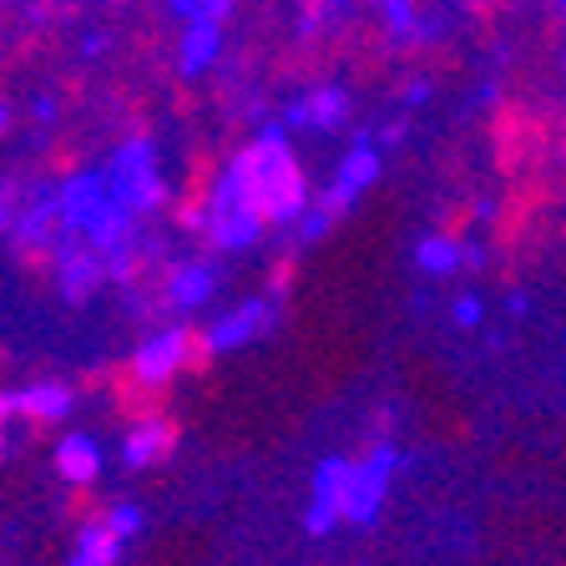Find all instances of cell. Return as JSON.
I'll return each mask as SVG.
<instances>
[{
    "label": "cell",
    "mask_w": 566,
    "mask_h": 566,
    "mask_svg": "<svg viewBox=\"0 0 566 566\" xmlns=\"http://www.w3.org/2000/svg\"><path fill=\"white\" fill-rule=\"evenodd\" d=\"M223 46H228V25H212V21L182 25V41H177V76H182V82H202L208 71H218Z\"/></svg>",
    "instance_id": "12"
},
{
    "label": "cell",
    "mask_w": 566,
    "mask_h": 566,
    "mask_svg": "<svg viewBox=\"0 0 566 566\" xmlns=\"http://www.w3.org/2000/svg\"><path fill=\"white\" fill-rule=\"evenodd\" d=\"M475 259H481L475 248L455 243V238H446V233H424L420 243H415V269L430 273V279H450L460 263H475Z\"/></svg>",
    "instance_id": "15"
},
{
    "label": "cell",
    "mask_w": 566,
    "mask_h": 566,
    "mask_svg": "<svg viewBox=\"0 0 566 566\" xmlns=\"http://www.w3.org/2000/svg\"><path fill=\"white\" fill-rule=\"evenodd\" d=\"M11 117H15L11 102H0V132H11Z\"/></svg>",
    "instance_id": "28"
},
{
    "label": "cell",
    "mask_w": 566,
    "mask_h": 566,
    "mask_svg": "<svg viewBox=\"0 0 566 566\" xmlns=\"http://www.w3.org/2000/svg\"><path fill=\"white\" fill-rule=\"evenodd\" d=\"M344 485H349V460L329 455L314 471V491H308V511H304V526L314 536H324V531H334L344 521Z\"/></svg>",
    "instance_id": "11"
},
{
    "label": "cell",
    "mask_w": 566,
    "mask_h": 566,
    "mask_svg": "<svg viewBox=\"0 0 566 566\" xmlns=\"http://www.w3.org/2000/svg\"><path fill=\"white\" fill-rule=\"evenodd\" d=\"M157 289H163V308H172V314H198L212 298V289H218V269H212L208 259H177V263H167Z\"/></svg>",
    "instance_id": "10"
},
{
    "label": "cell",
    "mask_w": 566,
    "mask_h": 566,
    "mask_svg": "<svg viewBox=\"0 0 566 566\" xmlns=\"http://www.w3.org/2000/svg\"><path fill=\"white\" fill-rule=\"evenodd\" d=\"M51 273L71 304H86L102 283H112V253L82 233H61V243L51 248Z\"/></svg>",
    "instance_id": "6"
},
{
    "label": "cell",
    "mask_w": 566,
    "mask_h": 566,
    "mask_svg": "<svg viewBox=\"0 0 566 566\" xmlns=\"http://www.w3.org/2000/svg\"><path fill=\"white\" fill-rule=\"evenodd\" d=\"M102 51H106V35H102V31H86V35H82V56H86V61H96Z\"/></svg>",
    "instance_id": "25"
},
{
    "label": "cell",
    "mask_w": 566,
    "mask_h": 566,
    "mask_svg": "<svg viewBox=\"0 0 566 566\" xmlns=\"http://www.w3.org/2000/svg\"><path fill=\"white\" fill-rule=\"evenodd\" d=\"M279 314H283L279 294L243 298L233 314H223L212 329H202V344H208V354H233V349H243V344L263 339L269 329H279Z\"/></svg>",
    "instance_id": "8"
},
{
    "label": "cell",
    "mask_w": 566,
    "mask_h": 566,
    "mask_svg": "<svg viewBox=\"0 0 566 566\" xmlns=\"http://www.w3.org/2000/svg\"><path fill=\"white\" fill-rule=\"evenodd\" d=\"M177 446V430L172 420H163V415H142L137 424H132L127 436H122V465L127 471H147V465H157V460H167Z\"/></svg>",
    "instance_id": "13"
},
{
    "label": "cell",
    "mask_w": 566,
    "mask_h": 566,
    "mask_svg": "<svg viewBox=\"0 0 566 566\" xmlns=\"http://www.w3.org/2000/svg\"><path fill=\"white\" fill-rule=\"evenodd\" d=\"M202 359H212V354H208V344H202L198 329H188V324H163V329H153L137 349H132L127 379L163 395L167 379L182 375V369H198Z\"/></svg>",
    "instance_id": "4"
},
{
    "label": "cell",
    "mask_w": 566,
    "mask_h": 566,
    "mask_svg": "<svg viewBox=\"0 0 566 566\" xmlns=\"http://www.w3.org/2000/svg\"><path fill=\"white\" fill-rule=\"evenodd\" d=\"M6 420H15V395L0 389V436H6Z\"/></svg>",
    "instance_id": "26"
},
{
    "label": "cell",
    "mask_w": 566,
    "mask_h": 566,
    "mask_svg": "<svg viewBox=\"0 0 566 566\" xmlns=\"http://www.w3.org/2000/svg\"><path fill=\"white\" fill-rule=\"evenodd\" d=\"M15 395V415L21 420H61V415L71 410V389L61 385V379H35V385H25V389H11Z\"/></svg>",
    "instance_id": "17"
},
{
    "label": "cell",
    "mask_w": 566,
    "mask_h": 566,
    "mask_svg": "<svg viewBox=\"0 0 566 566\" xmlns=\"http://www.w3.org/2000/svg\"><path fill=\"white\" fill-rule=\"evenodd\" d=\"M238 11V0H167V15L177 25H192V21H212V25H228Z\"/></svg>",
    "instance_id": "19"
},
{
    "label": "cell",
    "mask_w": 566,
    "mask_h": 566,
    "mask_svg": "<svg viewBox=\"0 0 566 566\" xmlns=\"http://www.w3.org/2000/svg\"><path fill=\"white\" fill-rule=\"evenodd\" d=\"M349 117H354V102H349V92H344L339 82H318V86H308L304 96H294V102H283V112H279V122L289 132H339V127H349Z\"/></svg>",
    "instance_id": "9"
},
{
    "label": "cell",
    "mask_w": 566,
    "mask_h": 566,
    "mask_svg": "<svg viewBox=\"0 0 566 566\" xmlns=\"http://www.w3.org/2000/svg\"><path fill=\"white\" fill-rule=\"evenodd\" d=\"M56 471L66 485H92L96 475H102V446H96V436H66L56 446Z\"/></svg>",
    "instance_id": "16"
},
{
    "label": "cell",
    "mask_w": 566,
    "mask_h": 566,
    "mask_svg": "<svg viewBox=\"0 0 566 566\" xmlns=\"http://www.w3.org/2000/svg\"><path fill=\"white\" fill-rule=\"evenodd\" d=\"M106 177H112V192L127 202L137 218H153L167 198V182H163V163H157V142L147 132H132L112 147L106 157Z\"/></svg>",
    "instance_id": "3"
},
{
    "label": "cell",
    "mask_w": 566,
    "mask_h": 566,
    "mask_svg": "<svg viewBox=\"0 0 566 566\" xmlns=\"http://www.w3.org/2000/svg\"><path fill=\"white\" fill-rule=\"evenodd\" d=\"M21 198H25V182H15V177H0V238L11 233L15 212H21Z\"/></svg>",
    "instance_id": "22"
},
{
    "label": "cell",
    "mask_w": 566,
    "mask_h": 566,
    "mask_svg": "<svg viewBox=\"0 0 566 566\" xmlns=\"http://www.w3.org/2000/svg\"><path fill=\"white\" fill-rule=\"evenodd\" d=\"M329 228H334V212H324V208H318V202H314V208H308L304 218H298V223H294V233H298V243H304V248H314L318 238L329 233Z\"/></svg>",
    "instance_id": "21"
},
{
    "label": "cell",
    "mask_w": 566,
    "mask_h": 566,
    "mask_svg": "<svg viewBox=\"0 0 566 566\" xmlns=\"http://www.w3.org/2000/svg\"><path fill=\"white\" fill-rule=\"evenodd\" d=\"M424 96H430V82H410V92H405V106H420Z\"/></svg>",
    "instance_id": "27"
},
{
    "label": "cell",
    "mask_w": 566,
    "mask_h": 566,
    "mask_svg": "<svg viewBox=\"0 0 566 566\" xmlns=\"http://www.w3.org/2000/svg\"><path fill=\"white\" fill-rule=\"evenodd\" d=\"M379 172H385V147L375 142V132H359V137L344 147L339 167H334V177H329V188L318 192V208L334 212V218H344V212L359 208V198L379 182Z\"/></svg>",
    "instance_id": "5"
},
{
    "label": "cell",
    "mask_w": 566,
    "mask_h": 566,
    "mask_svg": "<svg viewBox=\"0 0 566 566\" xmlns=\"http://www.w3.org/2000/svg\"><path fill=\"white\" fill-rule=\"evenodd\" d=\"M56 112H61V106H56V96H46V92H41V96H31V117L41 122V127H51V122H56Z\"/></svg>",
    "instance_id": "24"
},
{
    "label": "cell",
    "mask_w": 566,
    "mask_h": 566,
    "mask_svg": "<svg viewBox=\"0 0 566 566\" xmlns=\"http://www.w3.org/2000/svg\"><path fill=\"white\" fill-rule=\"evenodd\" d=\"M238 167H243L248 188L259 198L263 218L279 228H294L308 208H314V192H308L304 163H298L294 142H289V127L283 122H269V127L253 132L243 153H238Z\"/></svg>",
    "instance_id": "1"
},
{
    "label": "cell",
    "mask_w": 566,
    "mask_h": 566,
    "mask_svg": "<svg viewBox=\"0 0 566 566\" xmlns=\"http://www.w3.org/2000/svg\"><path fill=\"white\" fill-rule=\"evenodd\" d=\"M375 11L395 46H424L440 35V21L420 11V0H375Z\"/></svg>",
    "instance_id": "14"
},
{
    "label": "cell",
    "mask_w": 566,
    "mask_h": 566,
    "mask_svg": "<svg viewBox=\"0 0 566 566\" xmlns=\"http://www.w3.org/2000/svg\"><path fill=\"white\" fill-rule=\"evenodd\" d=\"M188 228H198V233L208 238L218 253H248V248L263 238L269 218H263L259 198H253V188H248V177H243V167H238V157L212 172L202 202L188 212Z\"/></svg>",
    "instance_id": "2"
},
{
    "label": "cell",
    "mask_w": 566,
    "mask_h": 566,
    "mask_svg": "<svg viewBox=\"0 0 566 566\" xmlns=\"http://www.w3.org/2000/svg\"><path fill=\"white\" fill-rule=\"evenodd\" d=\"M556 6H566V0H556Z\"/></svg>",
    "instance_id": "29"
},
{
    "label": "cell",
    "mask_w": 566,
    "mask_h": 566,
    "mask_svg": "<svg viewBox=\"0 0 566 566\" xmlns=\"http://www.w3.org/2000/svg\"><path fill=\"white\" fill-rule=\"evenodd\" d=\"M395 471H400V450L389 446H375L369 455L349 460V485H344V521L349 526H369L379 516Z\"/></svg>",
    "instance_id": "7"
},
{
    "label": "cell",
    "mask_w": 566,
    "mask_h": 566,
    "mask_svg": "<svg viewBox=\"0 0 566 566\" xmlns=\"http://www.w3.org/2000/svg\"><path fill=\"white\" fill-rule=\"evenodd\" d=\"M102 521H106V526H112V531H117L122 542H137V536H142V526H147V516H142V506H137V501H112Z\"/></svg>",
    "instance_id": "20"
},
{
    "label": "cell",
    "mask_w": 566,
    "mask_h": 566,
    "mask_svg": "<svg viewBox=\"0 0 566 566\" xmlns=\"http://www.w3.org/2000/svg\"><path fill=\"white\" fill-rule=\"evenodd\" d=\"M481 314H485V304L475 294H460L455 298V324H460V329H475V324H481Z\"/></svg>",
    "instance_id": "23"
},
{
    "label": "cell",
    "mask_w": 566,
    "mask_h": 566,
    "mask_svg": "<svg viewBox=\"0 0 566 566\" xmlns=\"http://www.w3.org/2000/svg\"><path fill=\"white\" fill-rule=\"evenodd\" d=\"M122 536L106 521H86L76 531V546H71V562L66 566H122Z\"/></svg>",
    "instance_id": "18"
}]
</instances>
